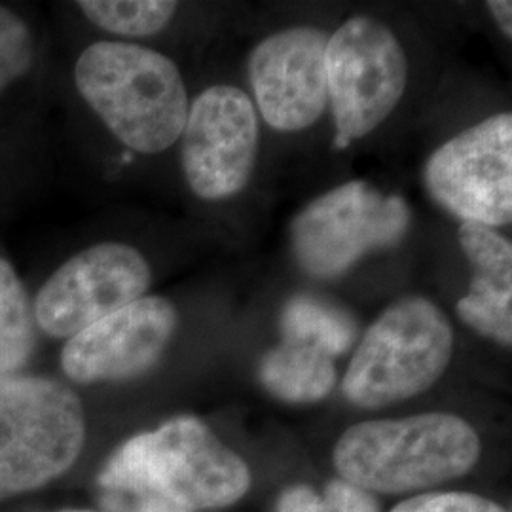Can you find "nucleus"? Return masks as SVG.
<instances>
[{
  "label": "nucleus",
  "mask_w": 512,
  "mask_h": 512,
  "mask_svg": "<svg viewBox=\"0 0 512 512\" xmlns=\"http://www.w3.org/2000/svg\"><path fill=\"white\" fill-rule=\"evenodd\" d=\"M329 37L296 25L264 38L249 57V76L262 118L277 131L313 126L329 103L325 52Z\"/></svg>",
  "instance_id": "nucleus-11"
},
{
  "label": "nucleus",
  "mask_w": 512,
  "mask_h": 512,
  "mask_svg": "<svg viewBox=\"0 0 512 512\" xmlns=\"http://www.w3.org/2000/svg\"><path fill=\"white\" fill-rule=\"evenodd\" d=\"M35 346L33 313L14 268L0 258V376L27 363Z\"/></svg>",
  "instance_id": "nucleus-16"
},
{
  "label": "nucleus",
  "mask_w": 512,
  "mask_h": 512,
  "mask_svg": "<svg viewBox=\"0 0 512 512\" xmlns=\"http://www.w3.org/2000/svg\"><path fill=\"white\" fill-rule=\"evenodd\" d=\"M283 342L306 344L332 359L346 353L359 336V325L348 310L315 294H296L279 317Z\"/></svg>",
  "instance_id": "nucleus-15"
},
{
  "label": "nucleus",
  "mask_w": 512,
  "mask_h": 512,
  "mask_svg": "<svg viewBox=\"0 0 512 512\" xmlns=\"http://www.w3.org/2000/svg\"><path fill=\"white\" fill-rule=\"evenodd\" d=\"M181 137L184 177L196 196L228 200L247 186L260 137L247 93L228 84L207 88L188 109Z\"/></svg>",
  "instance_id": "nucleus-10"
},
{
  "label": "nucleus",
  "mask_w": 512,
  "mask_h": 512,
  "mask_svg": "<svg viewBox=\"0 0 512 512\" xmlns=\"http://www.w3.org/2000/svg\"><path fill=\"white\" fill-rule=\"evenodd\" d=\"M389 512H509L494 501L467 492H429L406 499Z\"/></svg>",
  "instance_id": "nucleus-20"
},
{
  "label": "nucleus",
  "mask_w": 512,
  "mask_h": 512,
  "mask_svg": "<svg viewBox=\"0 0 512 512\" xmlns=\"http://www.w3.org/2000/svg\"><path fill=\"white\" fill-rule=\"evenodd\" d=\"M488 10L494 16L495 23L503 31L505 37H512V4L509 0H492L488 2Z\"/></svg>",
  "instance_id": "nucleus-21"
},
{
  "label": "nucleus",
  "mask_w": 512,
  "mask_h": 512,
  "mask_svg": "<svg viewBox=\"0 0 512 512\" xmlns=\"http://www.w3.org/2000/svg\"><path fill=\"white\" fill-rule=\"evenodd\" d=\"M412 224L408 203L365 181L332 188L293 222V251L313 277H338L361 258L403 241Z\"/></svg>",
  "instance_id": "nucleus-7"
},
{
  "label": "nucleus",
  "mask_w": 512,
  "mask_h": 512,
  "mask_svg": "<svg viewBox=\"0 0 512 512\" xmlns=\"http://www.w3.org/2000/svg\"><path fill=\"white\" fill-rule=\"evenodd\" d=\"M327 93L342 150L378 128L403 99L408 59L395 33L378 19L346 21L327 42Z\"/></svg>",
  "instance_id": "nucleus-6"
},
{
  "label": "nucleus",
  "mask_w": 512,
  "mask_h": 512,
  "mask_svg": "<svg viewBox=\"0 0 512 512\" xmlns=\"http://www.w3.org/2000/svg\"><path fill=\"white\" fill-rule=\"evenodd\" d=\"M423 181L448 213L484 226L512 219V116L495 114L461 131L427 160Z\"/></svg>",
  "instance_id": "nucleus-8"
},
{
  "label": "nucleus",
  "mask_w": 512,
  "mask_h": 512,
  "mask_svg": "<svg viewBox=\"0 0 512 512\" xmlns=\"http://www.w3.org/2000/svg\"><path fill=\"white\" fill-rule=\"evenodd\" d=\"M275 512H380L374 495L344 478L330 480L323 492L306 484L283 490Z\"/></svg>",
  "instance_id": "nucleus-18"
},
{
  "label": "nucleus",
  "mask_w": 512,
  "mask_h": 512,
  "mask_svg": "<svg viewBox=\"0 0 512 512\" xmlns=\"http://www.w3.org/2000/svg\"><path fill=\"white\" fill-rule=\"evenodd\" d=\"M152 283L147 258L126 243H99L74 255L42 285L35 300L40 329L73 338L143 298Z\"/></svg>",
  "instance_id": "nucleus-9"
},
{
  "label": "nucleus",
  "mask_w": 512,
  "mask_h": 512,
  "mask_svg": "<svg viewBox=\"0 0 512 512\" xmlns=\"http://www.w3.org/2000/svg\"><path fill=\"white\" fill-rule=\"evenodd\" d=\"M74 82L116 139L135 152H164L183 133L188 116L183 76L156 50L95 42L78 57Z\"/></svg>",
  "instance_id": "nucleus-3"
},
{
  "label": "nucleus",
  "mask_w": 512,
  "mask_h": 512,
  "mask_svg": "<svg viewBox=\"0 0 512 512\" xmlns=\"http://www.w3.org/2000/svg\"><path fill=\"white\" fill-rule=\"evenodd\" d=\"M177 329V311L162 296H143L73 336L61 353L78 384L137 378L160 361Z\"/></svg>",
  "instance_id": "nucleus-12"
},
{
  "label": "nucleus",
  "mask_w": 512,
  "mask_h": 512,
  "mask_svg": "<svg viewBox=\"0 0 512 512\" xmlns=\"http://www.w3.org/2000/svg\"><path fill=\"white\" fill-rule=\"evenodd\" d=\"M454 353V329L433 302L397 300L366 330L342 391L359 408H382L418 397L437 384Z\"/></svg>",
  "instance_id": "nucleus-4"
},
{
  "label": "nucleus",
  "mask_w": 512,
  "mask_h": 512,
  "mask_svg": "<svg viewBox=\"0 0 512 512\" xmlns=\"http://www.w3.org/2000/svg\"><path fill=\"white\" fill-rule=\"evenodd\" d=\"M459 245L473 268L469 293L458 302L461 321L509 348L512 344V245L494 228L463 222Z\"/></svg>",
  "instance_id": "nucleus-13"
},
{
  "label": "nucleus",
  "mask_w": 512,
  "mask_h": 512,
  "mask_svg": "<svg viewBox=\"0 0 512 512\" xmlns=\"http://www.w3.org/2000/svg\"><path fill=\"white\" fill-rule=\"evenodd\" d=\"M84 439V408L73 389L35 376H0V501L63 475Z\"/></svg>",
  "instance_id": "nucleus-5"
},
{
  "label": "nucleus",
  "mask_w": 512,
  "mask_h": 512,
  "mask_svg": "<svg viewBox=\"0 0 512 512\" xmlns=\"http://www.w3.org/2000/svg\"><path fill=\"white\" fill-rule=\"evenodd\" d=\"M480 458L475 429L454 414H418L349 427L334 448L340 478L376 494H410L467 475Z\"/></svg>",
  "instance_id": "nucleus-2"
},
{
  "label": "nucleus",
  "mask_w": 512,
  "mask_h": 512,
  "mask_svg": "<svg viewBox=\"0 0 512 512\" xmlns=\"http://www.w3.org/2000/svg\"><path fill=\"white\" fill-rule=\"evenodd\" d=\"M69 512H90V511H69Z\"/></svg>",
  "instance_id": "nucleus-22"
},
{
  "label": "nucleus",
  "mask_w": 512,
  "mask_h": 512,
  "mask_svg": "<svg viewBox=\"0 0 512 512\" xmlns=\"http://www.w3.org/2000/svg\"><path fill=\"white\" fill-rule=\"evenodd\" d=\"M251 469L194 416L124 442L97 476L103 512H202L238 503Z\"/></svg>",
  "instance_id": "nucleus-1"
},
{
  "label": "nucleus",
  "mask_w": 512,
  "mask_h": 512,
  "mask_svg": "<svg viewBox=\"0 0 512 512\" xmlns=\"http://www.w3.org/2000/svg\"><path fill=\"white\" fill-rule=\"evenodd\" d=\"M258 378L275 399L293 404L319 403L336 387L334 359L321 349L281 342L258 366Z\"/></svg>",
  "instance_id": "nucleus-14"
},
{
  "label": "nucleus",
  "mask_w": 512,
  "mask_h": 512,
  "mask_svg": "<svg viewBox=\"0 0 512 512\" xmlns=\"http://www.w3.org/2000/svg\"><path fill=\"white\" fill-rule=\"evenodd\" d=\"M35 42L29 27L12 10L0 6V92L33 65Z\"/></svg>",
  "instance_id": "nucleus-19"
},
{
  "label": "nucleus",
  "mask_w": 512,
  "mask_h": 512,
  "mask_svg": "<svg viewBox=\"0 0 512 512\" xmlns=\"http://www.w3.org/2000/svg\"><path fill=\"white\" fill-rule=\"evenodd\" d=\"M177 2L169 0H82L78 8L84 16L114 35L150 37L167 27L177 12Z\"/></svg>",
  "instance_id": "nucleus-17"
}]
</instances>
